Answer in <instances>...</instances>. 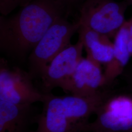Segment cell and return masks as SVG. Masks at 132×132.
<instances>
[{
  "instance_id": "8",
  "label": "cell",
  "mask_w": 132,
  "mask_h": 132,
  "mask_svg": "<svg viewBox=\"0 0 132 132\" xmlns=\"http://www.w3.org/2000/svg\"><path fill=\"white\" fill-rule=\"evenodd\" d=\"M45 94L42 113L35 118L37 126L31 132H80L67 115L62 96Z\"/></svg>"
},
{
  "instance_id": "13",
  "label": "cell",
  "mask_w": 132,
  "mask_h": 132,
  "mask_svg": "<svg viewBox=\"0 0 132 132\" xmlns=\"http://www.w3.org/2000/svg\"><path fill=\"white\" fill-rule=\"evenodd\" d=\"M125 81L128 93L132 95V68L125 69L122 74Z\"/></svg>"
},
{
  "instance_id": "15",
  "label": "cell",
  "mask_w": 132,
  "mask_h": 132,
  "mask_svg": "<svg viewBox=\"0 0 132 132\" xmlns=\"http://www.w3.org/2000/svg\"><path fill=\"white\" fill-rule=\"evenodd\" d=\"M128 50H129V52L131 57H132V36H130V38L129 39Z\"/></svg>"
},
{
  "instance_id": "5",
  "label": "cell",
  "mask_w": 132,
  "mask_h": 132,
  "mask_svg": "<svg viewBox=\"0 0 132 132\" xmlns=\"http://www.w3.org/2000/svg\"><path fill=\"white\" fill-rule=\"evenodd\" d=\"M34 77L17 67H10L7 61L0 60V100L17 105L42 102L45 94L33 85Z\"/></svg>"
},
{
  "instance_id": "7",
  "label": "cell",
  "mask_w": 132,
  "mask_h": 132,
  "mask_svg": "<svg viewBox=\"0 0 132 132\" xmlns=\"http://www.w3.org/2000/svg\"><path fill=\"white\" fill-rule=\"evenodd\" d=\"M105 86L104 72L101 65L88 58L82 57L64 91L80 96H90L101 92Z\"/></svg>"
},
{
  "instance_id": "16",
  "label": "cell",
  "mask_w": 132,
  "mask_h": 132,
  "mask_svg": "<svg viewBox=\"0 0 132 132\" xmlns=\"http://www.w3.org/2000/svg\"><path fill=\"white\" fill-rule=\"evenodd\" d=\"M128 23L130 35V36H132V16L130 19L128 20Z\"/></svg>"
},
{
  "instance_id": "11",
  "label": "cell",
  "mask_w": 132,
  "mask_h": 132,
  "mask_svg": "<svg viewBox=\"0 0 132 132\" xmlns=\"http://www.w3.org/2000/svg\"><path fill=\"white\" fill-rule=\"evenodd\" d=\"M128 21L113 38V55L112 61L105 66L104 72L105 86L112 84L118 76L122 75L131 57L128 50L130 38Z\"/></svg>"
},
{
  "instance_id": "12",
  "label": "cell",
  "mask_w": 132,
  "mask_h": 132,
  "mask_svg": "<svg viewBox=\"0 0 132 132\" xmlns=\"http://www.w3.org/2000/svg\"><path fill=\"white\" fill-rule=\"evenodd\" d=\"M32 0H0V13L6 16L18 7H24Z\"/></svg>"
},
{
  "instance_id": "17",
  "label": "cell",
  "mask_w": 132,
  "mask_h": 132,
  "mask_svg": "<svg viewBox=\"0 0 132 132\" xmlns=\"http://www.w3.org/2000/svg\"><path fill=\"white\" fill-rule=\"evenodd\" d=\"M129 3L130 5H132V0H128Z\"/></svg>"
},
{
  "instance_id": "10",
  "label": "cell",
  "mask_w": 132,
  "mask_h": 132,
  "mask_svg": "<svg viewBox=\"0 0 132 132\" xmlns=\"http://www.w3.org/2000/svg\"><path fill=\"white\" fill-rule=\"evenodd\" d=\"M77 32L87 53V58L98 63L107 65L113 57V42L108 36L81 26Z\"/></svg>"
},
{
  "instance_id": "6",
  "label": "cell",
  "mask_w": 132,
  "mask_h": 132,
  "mask_svg": "<svg viewBox=\"0 0 132 132\" xmlns=\"http://www.w3.org/2000/svg\"><path fill=\"white\" fill-rule=\"evenodd\" d=\"M83 43L78 39L76 44H71L52 59L40 76L43 93H50L57 87L65 90L83 57Z\"/></svg>"
},
{
  "instance_id": "3",
  "label": "cell",
  "mask_w": 132,
  "mask_h": 132,
  "mask_svg": "<svg viewBox=\"0 0 132 132\" xmlns=\"http://www.w3.org/2000/svg\"><path fill=\"white\" fill-rule=\"evenodd\" d=\"M130 4L128 0H84L78 5L81 26L114 38L127 22L125 13Z\"/></svg>"
},
{
  "instance_id": "9",
  "label": "cell",
  "mask_w": 132,
  "mask_h": 132,
  "mask_svg": "<svg viewBox=\"0 0 132 132\" xmlns=\"http://www.w3.org/2000/svg\"><path fill=\"white\" fill-rule=\"evenodd\" d=\"M32 105H17L0 100V132H31L35 121Z\"/></svg>"
},
{
  "instance_id": "2",
  "label": "cell",
  "mask_w": 132,
  "mask_h": 132,
  "mask_svg": "<svg viewBox=\"0 0 132 132\" xmlns=\"http://www.w3.org/2000/svg\"><path fill=\"white\" fill-rule=\"evenodd\" d=\"M69 16L57 20L29 54L28 71L33 77L40 76L52 59L71 45V39L78 31L80 24L78 21L70 22Z\"/></svg>"
},
{
  "instance_id": "4",
  "label": "cell",
  "mask_w": 132,
  "mask_h": 132,
  "mask_svg": "<svg viewBox=\"0 0 132 132\" xmlns=\"http://www.w3.org/2000/svg\"><path fill=\"white\" fill-rule=\"evenodd\" d=\"M95 114L83 132H132V94H109Z\"/></svg>"
},
{
  "instance_id": "1",
  "label": "cell",
  "mask_w": 132,
  "mask_h": 132,
  "mask_svg": "<svg viewBox=\"0 0 132 132\" xmlns=\"http://www.w3.org/2000/svg\"><path fill=\"white\" fill-rule=\"evenodd\" d=\"M72 10L61 0H32L9 17H0V50L23 61L57 20Z\"/></svg>"
},
{
  "instance_id": "14",
  "label": "cell",
  "mask_w": 132,
  "mask_h": 132,
  "mask_svg": "<svg viewBox=\"0 0 132 132\" xmlns=\"http://www.w3.org/2000/svg\"><path fill=\"white\" fill-rule=\"evenodd\" d=\"M71 10L76 6H78L84 0H61Z\"/></svg>"
}]
</instances>
